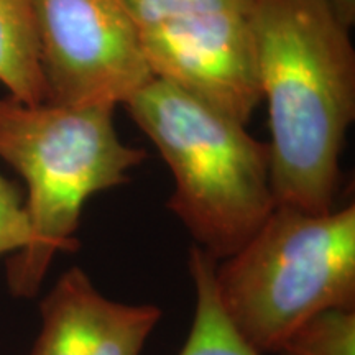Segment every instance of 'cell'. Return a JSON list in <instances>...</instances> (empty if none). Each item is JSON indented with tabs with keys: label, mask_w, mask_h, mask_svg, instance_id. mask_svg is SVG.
<instances>
[{
	"label": "cell",
	"mask_w": 355,
	"mask_h": 355,
	"mask_svg": "<svg viewBox=\"0 0 355 355\" xmlns=\"http://www.w3.org/2000/svg\"><path fill=\"white\" fill-rule=\"evenodd\" d=\"M278 355H355V308L322 311L288 337Z\"/></svg>",
	"instance_id": "obj_10"
},
{
	"label": "cell",
	"mask_w": 355,
	"mask_h": 355,
	"mask_svg": "<svg viewBox=\"0 0 355 355\" xmlns=\"http://www.w3.org/2000/svg\"><path fill=\"white\" fill-rule=\"evenodd\" d=\"M336 19L343 24L345 28H352L355 24V0H327Z\"/></svg>",
	"instance_id": "obj_12"
},
{
	"label": "cell",
	"mask_w": 355,
	"mask_h": 355,
	"mask_svg": "<svg viewBox=\"0 0 355 355\" xmlns=\"http://www.w3.org/2000/svg\"><path fill=\"white\" fill-rule=\"evenodd\" d=\"M153 78L165 79L243 123L261 102L257 0H123Z\"/></svg>",
	"instance_id": "obj_5"
},
{
	"label": "cell",
	"mask_w": 355,
	"mask_h": 355,
	"mask_svg": "<svg viewBox=\"0 0 355 355\" xmlns=\"http://www.w3.org/2000/svg\"><path fill=\"white\" fill-rule=\"evenodd\" d=\"M216 290L234 326L259 352H277L322 311L355 308V206L313 214L277 204L227 259Z\"/></svg>",
	"instance_id": "obj_4"
},
{
	"label": "cell",
	"mask_w": 355,
	"mask_h": 355,
	"mask_svg": "<svg viewBox=\"0 0 355 355\" xmlns=\"http://www.w3.org/2000/svg\"><path fill=\"white\" fill-rule=\"evenodd\" d=\"M48 101L123 105L152 81L123 0H30Z\"/></svg>",
	"instance_id": "obj_6"
},
{
	"label": "cell",
	"mask_w": 355,
	"mask_h": 355,
	"mask_svg": "<svg viewBox=\"0 0 355 355\" xmlns=\"http://www.w3.org/2000/svg\"><path fill=\"white\" fill-rule=\"evenodd\" d=\"M216 261L202 248L191 247L188 266L196 290V311L180 355H261L222 308L214 282Z\"/></svg>",
	"instance_id": "obj_9"
},
{
	"label": "cell",
	"mask_w": 355,
	"mask_h": 355,
	"mask_svg": "<svg viewBox=\"0 0 355 355\" xmlns=\"http://www.w3.org/2000/svg\"><path fill=\"white\" fill-rule=\"evenodd\" d=\"M0 84L26 104L48 101L30 0H0Z\"/></svg>",
	"instance_id": "obj_8"
},
{
	"label": "cell",
	"mask_w": 355,
	"mask_h": 355,
	"mask_svg": "<svg viewBox=\"0 0 355 355\" xmlns=\"http://www.w3.org/2000/svg\"><path fill=\"white\" fill-rule=\"evenodd\" d=\"M40 311L42 329L28 355H140L162 319L155 304L105 298L78 266L61 275Z\"/></svg>",
	"instance_id": "obj_7"
},
{
	"label": "cell",
	"mask_w": 355,
	"mask_h": 355,
	"mask_svg": "<svg viewBox=\"0 0 355 355\" xmlns=\"http://www.w3.org/2000/svg\"><path fill=\"white\" fill-rule=\"evenodd\" d=\"M132 121L170 168L166 206L217 261L237 252L277 206L268 145L176 84L153 78L125 101Z\"/></svg>",
	"instance_id": "obj_3"
},
{
	"label": "cell",
	"mask_w": 355,
	"mask_h": 355,
	"mask_svg": "<svg viewBox=\"0 0 355 355\" xmlns=\"http://www.w3.org/2000/svg\"><path fill=\"white\" fill-rule=\"evenodd\" d=\"M257 79L270 127L277 204L336 209L339 162L355 117V51L327 0H257Z\"/></svg>",
	"instance_id": "obj_1"
},
{
	"label": "cell",
	"mask_w": 355,
	"mask_h": 355,
	"mask_svg": "<svg viewBox=\"0 0 355 355\" xmlns=\"http://www.w3.org/2000/svg\"><path fill=\"white\" fill-rule=\"evenodd\" d=\"M30 242V222L25 198L0 173V257L17 254Z\"/></svg>",
	"instance_id": "obj_11"
},
{
	"label": "cell",
	"mask_w": 355,
	"mask_h": 355,
	"mask_svg": "<svg viewBox=\"0 0 355 355\" xmlns=\"http://www.w3.org/2000/svg\"><path fill=\"white\" fill-rule=\"evenodd\" d=\"M114 110L0 99V158L25 181L30 222L28 245L7 263L13 296L37 295L55 257L78 250L74 235L89 198L127 184L130 171L145 162L144 148L121 140Z\"/></svg>",
	"instance_id": "obj_2"
}]
</instances>
